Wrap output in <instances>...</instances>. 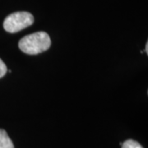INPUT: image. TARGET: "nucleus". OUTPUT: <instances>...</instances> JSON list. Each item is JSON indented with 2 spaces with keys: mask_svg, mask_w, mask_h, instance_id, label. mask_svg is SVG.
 I'll list each match as a JSON object with an SVG mask.
<instances>
[{
  "mask_svg": "<svg viewBox=\"0 0 148 148\" xmlns=\"http://www.w3.org/2000/svg\"><path fill=\"white\" fill-rule=\"evenodd\" d=\"M51 45L50 37L46 32H38L22 37L18 43L19 49L29 55H36L49 49Z\"/></svg>",
  "mask_w": 148,
  "mask_h": 148,
  "instance_id": "obj_1",
  "label": "nucleus"
},
{
  "mask_svg": "<svg viewBox=\"0 0 148 148\" xmlns=\"http://www.w3.org/2000/svg\"><path fill=\"white\" fill-rule=\"evenodd\" d=\"M34 16L28 12H16L7 16L3 21V28L7 32L16 33L32 26Z\"/></svg>",
  "mask_w": 148,
  "mask_h": 148,
  "instance_id": "obj_2",
  "label": "nucleus"
},
{
  "mask_svg": "<svg viewBox=\"0 0 148 148\" xmlns=\"http://www.w3.org/2000/svg\"><path fill=\"white\" fill-rule=\"evenodd\" d=\"M0 148H14L13 143L3 129H0Z\"/></svg>",
  "mask_w": 148,
  "mask_h": 148,
  "instance_id": "obj_3",
  "label": "nucleus"
},
{
  "mask_svg": "<svg viewBox=\"0 0 148 148\" xmlns=\"http://www.w3.org/2000/svg\"><path fill=\"white\" fill-rule=\"evenodd\" d=\"M121 146L122 148H143L140 143L132 139H128L127 141H125L124 143H123Z\"/></svg>",
  "mask_w": 148,
  "mask_h": 148,
  "instance_id": "obj_4",
  "label": "nucleus"
},
{
  "mask_svg": "<svg viewBox=\"0 0 148 148\" xmlns=\"http://www.w3.org/2000/svg\"><path fill=\"white\" fill-rule=\"evenodd\" d=\"M7 71H8L7 66L3 63V61L0 58V78L3 77L5 76L6 73H7Z\"/></svg>",
  "mask_w": 148,
  "mask_h": 148,
  "instance_id": "obj_5",
  "label": "nucleus"
},
{
  "mask_svg": "<svg viewBox=\"0 0 148 148\" xmlns=\"http://www.w3.org/2000/svg\"><path fill=\"white\" fill-rule=\"evenodd\" d=\"M147 49H148V43H147V45H146V53H148V50H147Z\"/></svg>",
  "mask_w": 148,
  "mask_h": 148,
  "instance_id": "obj_6",
  "label": "nucleus"
}]
</instances>
